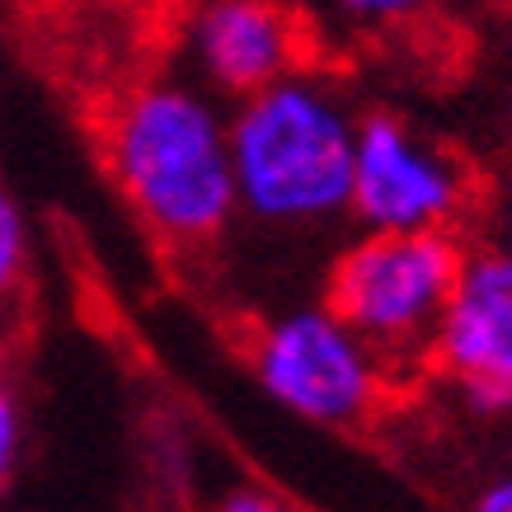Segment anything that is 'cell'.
I'll return each mask as SVG.
<instances>
[{
  "mask_svg": "<svg viewBox=\"0 0 512 512\" xmlns=\"http://www.w3.org/2000/svg\"><path fill=\"white\" fill-rule=\"evenodd\" d=\"M254 381L292 419L315 428H357L386 404V362L325 301L268 315L249 343Z\"/></svg>",
  "mask_w": 512,
  "mask_h": 512,
  "instance_id": "277c9868",
  "label": "cell"
},
{
  "mask_svg": "<svg viewBox=\"0 0 512 512\" xmlns=\"http://www.w3.org/2000/svg\"><path fill=\"white\" fill-rule=\"evenodd\" d=\"M174 43L207 94L245 99L311 57V19L296 0H179Z\"/></svg>",
  "mask_w": 512,
  "mask_h": 512,
  "instance_id": "8992f818",
  "label": "cell"
},
{
  "mask_svg": "<svg viewBox=\"0 0 512 512\" xmlns=\"http://www.w3.org/2000/svg\"><path fill=\"white\" fill-rule=\"evenodd\" d=\"M503 235H508V245H512V188H508V198H503Z\"/></svg>",
  "mask_w": 512,
  "mask_h": 512,
  "instance_id": "4fadbf2b",
  "label": "cell"
},
{
  "mask_svg": "<svg viewBox=\"0 0 512 512\" xmlns=\"http://www.w3.org/2000/svg\"><path fill=\"white\" fill-rule=\"evenodd\" d=\"M428 362L475 414H512V245L466 249Z\"/></svg>",
  "mask_w": 512,
  "mask_h": 512,
  "instance_id": "52a82bcc",
  "label": "cell"
},
{
  "mask_svg": "<svg viewBox=\"0 0 512 512\" xmlns=\"http://www.w3.org/2000/svg\"><path fill=\"white\" fill-rule=\"evenodd\" d=\"M217 512H296V508L273 494H264V489H231V494L221 498Z\"/></svg>",
  "mask_w": 512,
  "mask_h": 512,
  "instance_id": "8fae6325",
  "label": "cell"
},
{
  "mask_svg": "<svg viewBox=\"0 0 512 512\" xmlns=\"http://www.w3.org/2000/svg\"><path fill=\"white\" fill-rule=\"evenodd\" d=\"M235 221L259 231L311 235L348 217L357 113L339 85L301 66L226 113Z\"/></svg>",
  "mask_w": 512,
  "mask_h": 512,
  "instance_id": "7a4b0ae2",
  "label": "cell"
},
{
  "mask_svg": "<svg viewBox=\"0 0 512 512\" xmlns=\"http://www.w3.org/2000/svg\"><path fill=\"white\" fill-rule=\"evenodd\" d=\"M19 456H24V409L15 390L0 381V489L19 470Z\"/></svg>",
  "mask_w": 512,
  "mask_h": 512,
  "instance_id": "30bf717a",
  "label": "cell"
},
{
  "mask_svg": "<svg viewBox=\"0 0 512 512\" xmlns=\"http://www.w3.org/2000/svg\"><path fill=\"white\" fill-rule=\"evenodd\" d=\"M29 268H33L29 217H24L15 193L0 184V329L15 315L24 292H29Z\"/></svg>",
  "mask_w": 512,
  "mask_h": 512,
  "instance_id": "ba28073f",
  "label": "cell"
},
{
  "mask_svg": "<svg viewBox=\"0 0 512 512\" xmlns=\"http://www.w3.org/2000/svg\"><path fill=\"white\" fill-rule=\"evenodd\" d=\"M470 512H512V475H508V480L489 484V489L475 498V508H470Z\"/></svg>",
  "mask_w": 512,
  "mask_h": 512,
  "instance_id": "7c38bea8",
  "label": "cell"
},
{
  "mask_svg": "<svg viewBox=\"0 0 512 512\" xmlns=\"http://www.w3.org/2000/svg\"><path fill=\"white\" fill-rule=\"evenodd\" d=\"M113 184L137 221L170 249H207L235 226L226 109L184 76L127 85L99 123Z\"/></svg>",
  "mask_w": 512,
  "mask_h": 512,
  "instance_id": "6da1fadb",
  "label": "cell"
},
{
  "mask_svg": "<svg viewBox=\"0 0 512 512\" xmlns=\"http://www.w3.org/2000/svg\"><path fill=\"white\" fill-rule=\"evenodd\" d=\"M470 207V174L447 146L395 113L357 118L348 217L362 231H456Z\"/></svg>",
  "mask_w": 512,
  "mask_h": 512,
  "instance_id": "5b68a950",
  "label": "cell"
},
{
  "mask_svg": "<svg viewBox=\"0 0 512 512\" xmlns=\"http://www.w3.org/2000/svg\"><path fill=\"white\" fill-rule=\"evenodd\" d=\"M428 0H325L329 19L348 33H386L419 15Z\"/></svg>",
  "mask_w": 512,
  "mask_h": 512,
  "instance_id": "9c48e42d",
  "label": "cell"
},
{
  "mask_svg": "<svg viewBox=\"0 0 512 512\" xmlns=\"http://www.w3.org/2000/svg\"><path fill=\"white\" fill-rule=\"evenodd\" d=\"M461 259L456 231H362L329 264L325 306L400 376L428 362Z\"/></svg>",
  "mask_w": 512,
  "mask_h": 512,
  "instance_id": "3957f363",
  "label": "cell"
}]
</instances>
